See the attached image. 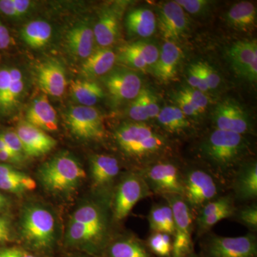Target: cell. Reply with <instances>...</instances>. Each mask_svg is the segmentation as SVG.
I'll return each mask as SVG.
<instances>
[{
	"instance_id": "obj_33",
	"label": "cell",
	"mask_w": 257,
	"mask_h": 257,
	"mask_svg": "<svg viewBox=\"0 0 257 257\" xmlns=\"http://www.w3.org/2000/svg\"><path fill=\"white\" fill-rule=\"evenodd\" d=\"M147 248L155 257H172L173 236L164 232H151L146 241Z\"/></svg>"
},
{
	"instance_id": "obj_14",
	"label": "cell",
	"mask_w": 257,
	"mask_h": 257,
	"mask_svg": "<svg viewBox=\"0 0 257 257\" xmlns=\"http://www.w3.org/2000/svg\"><path fill=\"white\" fill-rule=\"evenodd\" d=\"M235 202H253L257 197V163L246 161L240 166L229 184Z\"/></svg>"
},
{
	"instance_id": "obj_34",
	"label": "cell",
	"mask_w": 257,
	"mask_h": 257,
	"mask_svg": "<svg viewBox=\"0 0 257 257\" xmlns=\"http://www.w3.org/2000/svg\"><path fill=\"white\" fill-rule=\"evenodd\" d=\"M10 72L11 81L3 109H11L15 105L23 92L25 85L23 75L20 69L10 68Z\"/></svg>"
},
{
	"instance_id": "obj_27",
	"label": "cell",
	"mask_w": 257,
	"mask_h": 257,
	"mask_svg": "<svg viewBox=\"0 0 257 257\" xmlns=\"http://www.w3.org/2000/svg\"><path fill=\"white\" fill-rule=\"evenodd\" d=\"M94 41V32L87 25L74 27L67 33L69 48L74 55L80 58L87 59L92 55Z\"/></svg>"
},
{
	"instance_id": "obj_29",
	"label": "cell",
	"mask_w": 257,
	"mask_h": 257,
	"mask_svg": "<svg viewBox=\"0 0 257 257\" xmlns=\"http://www.w3.org/2000/svg\"><path fill=\"white\" fill-rule=\"evenodd\" d=\"M151 232H164L175 236V222L172 209L168 204H155L147 216Z\"/></svg>"
},
{
	"instance_id": "obj_28",
	"label": "cell",
	"mask_w": 257,
	"mask_h": 257,
	"mask_svg": "<svg viewBox=\"0 0 257 257\" xmlns=\"http://www.w3.org/2000/svg\"><path fill=\"white\" fill-rule=\"evenodd\" d=\"M157 118L162 128L171 135L182 136L191 128L190 121L178 106H166Z\"/></svg>"
},
{
	"instance_id": "obj_21",
	"label": "cell",
	"mask_w": 257,
	"mask_h": 257,
	"mask_svg": "<svg viewBox=\"0 0 257 257\" xmlns=\"http://www.w3.org/2000/svg\"><path fill=\"white\" fill-rule=\"evenodd\" d=\"M107 257H155L146 243L135 235L120 236L108 243L106 248Z\"/></svg>"
},
{
	"instance_id": "obj_48",
	"label": "cell",
	"mask_w": 257,
	"mask_h": 257,
	"mask_svg": "<svg viewBox=\"0 0 257 257\" xmlns=\"http://www.w3.org/2000/svg\"><path fill=\"white\" fill-rule=\"evenodd\" d=\"M11 44V37L8 29L0 23V50L8 48Z\"/></svg>"
},
{
	"instance_id": "obj_7",
	"label": "cell",
	"mask_w": 257,
	"mask_h": 257,
	"mask_svg": "<svg viewBox=\"0 0 257 257\" xmlns=\"http://www.w3.org/2000/svg\"><path fill=\"white\" fill-rule=\"evenodd\" d=\"M20 229L24 239L33 247L45 248L55 239V220L50 211L40 205H30L22 214Z\"/></svg>"
},
{
	"instance_id": "obj_37",
	"label": "cell",
	"mask_w": 257,
	"mask_h": 257,
	"mask_svg": "<svg viewBox=\"0 0 257 257\" xmlns=\"http://www.w3.org/2000/svg\"><path fill=\"white\" fill-rule=\"evenodd\" d=\"M128 114L132 119L138 122H143L150 119L147 114L145 89H142L139 95L135 98V100L130 106Z\"/></svg>"
},
{
	"instance_id": "obj_50",
	"label": "cell",
	"mask_w": 257,
	"mask_h": 257,
	"mask_svg": "<svg viewBox=\"0 0 257 257\" xmlns=\"http://www.w3.org/2000/svg\"><path fill=\"white\" fill-rule=\"evenodd\" d=\"M13 3H14L18 18L26 14L32 4L31 2L28 1V0H13Z\"/></svg>"
},
{
	"instance_id": "obj_51",
	"label": "cell",
	"mask_w": 257,
	"mask_h": 257,
	"mask_svg": "<svg viewBox=\"0 0 257 257\" xmlns=\"http://www.w3.org/2000/svg\"><path fill=\"white\" fill-rule=\"evenodd\" d=\"M0 160L8 163H20V161L11 152L5 150L0 151Z\"/></svg>"
},
{
	"instance_id": "obj_47",
	"label": "cell",
	"mask_w": 257,
	"mask_h": 257,
	"mask_svg": "<svg viewBox=\"0 0 257 257\" xmlns=\"http://www.w3.org/2000/svg\"><path fill=\"white\" fill-rule=\"evenodd\" d=\"M0 12L11 18H18L13 0H0Z\"/></svg>"
},
{
	"instance_id": "obj_56",
	"label": "cell",
	"mask_w": 257,
	"mask_h": 257,
	"mask_svg": "<svg viewBox=\"0 0 257 257\" xmlns=\"http://www.w3.org/2000/svg\"><path fill=\"white\" fill-rule=\"evenodd\" d=\"M21 257H37V256H34V255L30 254V253L23 252V253H22Z\"/></svg>"
},
{
	"instance_id": "obj_16",
	"label": "cell",
	"mask_w": 257,
	"mask_h": 257,
	"mask_svg": "<svg viewBox=\"0 0 257 257\" xmlns=\"http://www.w3.org/2000/svg\"><path fill=\"white\" fill-rule=\"evenodd\" d=\"M105 85L116 101L135 99L142 90L141 78L127 70H119L107 76Z\"/></svg>"
},
{
	"instance_id": "obj_24",
	"label": "cell",
	"mask_w": 257,
	"mask_h": 257,
	"mask_svg": "<svg viewBox=\"0 0 257 257\" xmlns=\"http://www.w3.org/2000/svg\"><path fill=\"white\" fill-rule=\"evenodd\" d=\"M119 25L117 13L111 9L105 10L93 30L96 43L103 47L114 44L119 34Z\"/></svg>"
},
{
	"instance_id": "obj_20",
	"label": "cell",
	"mask_w": 257,
	"mask_h": 257,
	"mask_svg": "<svg viewBox=\"0 0 257 257\" xmlns=\"http://www.w3.org/2000/svg\"><path fill=\"white\" fill-rule=\"evenodd\" d=\"M182 52L175 42H166L160 52L158 60L154 67V73L162 82L175 79Z\"/></svg>"
},
{
	"instance_id": "obj_39",
	"label": "cell",
	"mask_w": 257,
	"mask_h": 257,
	"mask_svg": "<svg viewBox=\"0 0 257 257\" xmlns=\"http://www.w3.org/2000/svg\"><path fill=\"white\" fill-rule=\"evenodd\" d=\"M2 138L5 140L7 146L11 151L12 153L22 162L25 158V152L24 150L23 145L20 141V138L15 132L5 131L0 134Z\"/></svg>"
},
{
	"instance_id": "obj_23",
	"label": "cell",
	"mask_w": 257,
	"mask_h": 257,
	"mask_svg": "<svg viewBox=\"0 0 257 257\" xmlns=\"http://www.w3.org/2000/svg\"><path fill=\"white\" fill-rule=\"evenodd\" d=\"M71 221L109 233V221L107 211L105 208L98 203L89 202L83 204L74 213Z\"/></svg>"
},
{
	"instance_id": "obj_17",
	"label": "cell",
	"mask_w": 257,
	"mask_h": 257,
	"mask_svg": "<svg viewBox=\"0 0 257 257\" xmlns=\"http://www.w3.org/2000/svg\"><path fill=\"white\" fill-rule=\"evenodd\" d=\"M37 79L41 89L51 96H62L67 87L65 71L57 61L49 60L40 64Z\"/></svg>"
},
{
	"instance_id": "obj_2",
	"label": "cell",
	"mask_w": 257,
	"mask_h": 257,
	"mask_svg": "<svg viewBox=\"0 0 257 257\" xmlns=\"http://www.w3.org/2000/svg\"><path fill=\"white\" fill-rule=\"evenodd\" d=\"M115 140L126 156L138 161V170L159 161L168 149V140L143 122L127 123L116 128Z\"/></svg>"
},
{
	"instance_id": "obj_32",
	"label": "cell",
	"mask_w": 257,
	"mask_h": 257,
	"mask_svg": "<svg viewBox=\"0 0 257 257\" xmlns=\"http://www.w3.org/2000/svg\"><path fill=\"white\" fill-rule=\"evenodd\" d=\"M71 90L74 99L82 106L94 105L104 96L100 86L92 81H74L71 84Z\"/></svg>"
},
{
	"instance_id": "obj_54",
	"label": "cell",
	"mask_w": 257,
	"mask_h": 257,
	"mask_svg": "<svg viewBox=\"0 0 257 257\" xmlns=\"http://www.w3.org/2000/svg\"><path fill=\"white\" fill-rule=\"evenodd\" d=\"M5 150H8V151L11 152L9 149H8V146H7L5 140H3V138H2L1 135H0V151H5Z\"/></svg>"
},
{
	"instance_id": "obj_19",
	"label": "cell",
	"mask_w": 257,
	"mask_h": 257,
	"mask_svg": "<svg viewBox=\"0 0 257 257\" xmlns=\"http://www.w3.org/2000/svg\"><path fill=\"white\" fill-rule=\"evenodd\" d=\"M27 121L45 132L57 130V114L47 96H39L33 101L27 112Z\"/></svg>"
},
{
	"instance_id": "obj_35",
	"label": "cell",
	"mask_w": 257,
	"mask_h": 257,
	"mask_svg": "<svg viewBox=\"0 0 257 257\" xmlns=\"http://www.w3.org/2000/svg\"><path fill=\"white\" fill-rule=\"evenodd\" d=\"M249 229L250 232L257 231V204L256 202L236 208L233 217Z\"/></svg>"
},
{
	"instance_id": "obj_41",
	"label": "cell",
	"mask_w": 257,
	"mask_h": 257,
	"mask_svg": "<svg viewBox=\"0 0 257 257\" xmlns=\"http://www.w3.org/2000/svg\"><path fill=\"white\" fill-rule=\"evenodd\" d=\"M120 57L121 61L130 64L134 68L141 69V70L147 68V65L145 61L138 55V52H135L128 45L122 48Z\"/></svg>"
},
{
	"instance_id": "obj_1",
	"label": "cell",
	"mask_w": 257,
	"mask_h": 257,
	"mask_svg": "<svg viewBox=\"0 0 257 257\" xmlns=\"http://www.w3.org/2000/svg\"><path fill=\"white\" fill-rule=\"evenodd\" d=\"M248 147L243 135L216 128L201 144L200 152L211 175L221 184H229L235 172L246 162L243 157Z\"/></svg>"
},
{
	"instance_id": "obj_53",
	"label": "cell",
	"mask_w": 257,
	"mask_h": 257,
	"mask_svg": "<svg viewBox=\"0 0 257 257\" xmlns=\"http://www.w3.org/2000/svg\"><path fill=\"white\" fill-rule=\"evenodd\" d=\"M8 202L7 198L5 197L3 194L0 193V212L4 210L5 208L8 206Z\"/></svg>"
},
{
	"instance_id": "obj_10",
	"label": "cell",
	"mask_w": 257,
	"mask_h": 257,
	"mask_svg": "<svg viewBox=\"0 0 257 257\" xmlns=\"http://www.w3.org/2000/svg\"><path fill=\"white\" fill-rule=\"evenodd\" d=\"M66 121L71 133L77 138L99 140L105 135L104 124L99 111L92 106H78L71 108Z\"/></svg>"
},
{
	"instance_id": "obj_40",
	"label": "cell",
	"mask_w": 257,
	"mask_h": 257,
	"mask_svg": "<svg viewBox=\"0 0 257 257\" xmlns=\"http://www.w3.org/2000/svg\"><path fill=\"white\" fill-rule=\"evenodd\" d=\"M187 80H188L191 87L198 89L201 92H206L209 89L207 82H206L205 79H204V75H203L198 63L193 64L189 67Z\"/></svg>"
},
{
	"instance_id": "obj_4",
	"label": "cell",
	"mask_w": 257,
	"mask_h": 257,
	"mask_svg": "<svg viewBox=\"0 0 257 257\" xmlns=\"http://www.w3.org/2000/svg\"><path fill=\"white\" fill-rule=\"evenodd\" d=\"M152 195L183 196L184 170L177 162L160 160L138 171Z\"/></svg>"
},
{
	"instance_id": "obj_38",
	"label": "cell",
	"mask_w": 257,
	"mask_h": 257,
	"mask_svg": "<svg viewBox=\"0 0 257 257\" xmlns=\"http://www.w3.org/2000/svg\"><path fill=\"white\" fill-rule=\"evenodd\" d=\"M180 92L189 99L199 114L205 111L209 99L204 92L194 88H184Z\"/></svg>"
},
{
	"instance_id": "obj_44",
	"label": "cell",
	"mask_w": 257,
	"mask_h": 257,
	"mask_svg": "<svg viewBox=\"0 0 257 257\" xmlns=\"http://www.w3.org/2000/svg\"><path fill=\"white\" fill-rule=\"evenodd\" d=\"M10 81V68L0 69V108L4 109L5 99L9 90Z\"/></svg>"
},
{
	"instance_id": "obj_11",
	"label": "cell",
	"mask_w": 257,
	"mask_h": 257,
	"mask_svg": "<svg viewBox=\"0 0 257 257\" xmlns=\"http://www.w3.org/2000/svg\"><path fill=\"white\" fill-rule=\"evenodd\" d=\"M158 25L166 41L175 42L185 35L188 20L182 7L176 2H167L159 8Z\"/></svg>"
},
{
	"instance_id": "obj_42",
	"label": "cell",
	"mask_w": 257,
	"mask_h": 257,
	"mask_svg": "<svg viewBox=\"0 0 257 257\" xmlns=\"http://www.w3.org/2000/svg\"><path fill=\"white\" fill-rule=\"evenodd\" d=\"M202 71L206 82H207L208 89H214L220 84V77L216 72L215 69L207 62H197Z\"/></svg>"
},
{
	"instance_id": "obj_8",
	"label": "cell",
	"mask_w": 257,
	"mask_h": 257,
	"mask_svg": "<svg viewBox=\"0 0 257 257\" xmlns=\"http://www.w3.org/2000/svg\"><path fill=\"white\" fill-rule=\"evenodd\" d=\"M163 198L172 209L175 222L172 257L187 256L195 251L192 241L195 214L182 196L170 195Z\"/></svg>"
},
{
	"instance_id": "obj_30",
	"label": "cell",
	"mask_w": 257,
	"mask_h": 257,
	"mask_svg": "<svg viewBox=\"0 0 257 257\" xmlns=\"http://www.w3.org/2000/svg\"><path fill=\"white\" fill-rule=\"evenodd\" d=\"M115 54L107 49H101L86 59L82 65V72L89 77H99L107 73L114 65Z\"/></svg>"
},
{
	"instance_id": "obj_18",
	"label": "cell",
	"mask_w": 257,
	"mask_h": 257,
	"mask_svg": "<svg viewBox=\"0 0 257 257\" xmlns=\"http://www.w3.org/2000/svg\"><path fill=\"white\" fill-rule=\"evenodd\" d=\"M119 162L114 157L96 155L91 158V177L93 184L97 189H109L119 175Z\"/></svg>"
},
{
	"instance_id": "obj_9",
	"label": "cell",
	"mask_w": 257,
	"mask_h": 257,
	"mask_svg": "<svg viewBox=\"0 0 257 257\" xmlns=\"http://www.w3.org/2000/svg\"><path fill=\"white\" fill-rule=\"evenodd\" d=\"M152 196L143 177L135 171L122 176L116 184L112 200V218L114 221L126 219L134 207L142 199Z\"/></svg>"
},
{
	"instance_id": "obj_6",
	"label": "cell",
	"mask_w": 257,
	"mask_h": 257,
	"mask_svg": "<svg viewBox=\"0 0 257 257\" xmlns=\"http://www.w3.org/2000/svg\"><path fill=\"white\" fill-rule=\"evenodd\" d=\"M199 247V257H257V237L253 232L235 237L208 233Z\"/></svg>"
},
{
	"instance_id": "obj_31",
	"label": "cell",
	"mask_w": 257,
	"mask_h": 257,
	"mask_svg": "<svg viewBox=\"0 0 257 257\" xmlns=\"http://www.w3.org/2000/svg\"><path fill=\"white\" fill-rule=\"evenodd\" d=\"M52 27L43 20H35L27 24L21 31L24 42L32 48L45 47L52 36Z\"/></svg>"
},
{
	"instance_id": "obj_52",
	"label": "cell",
	"mask_w": 257,
	"mask_h": 257,
	"mask_svg": "<svg viewBox=\"0 0 257 257\" xmlns=\"http://www.w3.org/2000/svg\"><path fill=\"white\" fill-rule=\"evenodd\" d=\"M22 253L16 248H5L0 251V257H21Z\"/></svg>"
},
{
	"instance_id": "obj_13",
	"label": "cell",
	"mask_w": 257,
	"mask_h": 257,
	"mask_svg": "<svg viewBox=\"0 0 257 257\" xmlns=\"http://www.w3.org/2000/svg\"><path fill=\"white\" fill-rule=\"evenodd\" d=\"M216 130L243 135L251 130L249 117L242 107L232 101H223L216 106L214 114Z\"/></svg>"
},
{
	"instance_id": "obj_55",
	"label": "cell",
	"mask_w": 257,
	"mask_h": 257,
	"mask_svg": "<svg viewBox=\"0 0 257 257\" xmlns=\"http://www.w3.org/2000/svg\"><path fill=\"white\" fill-rule=\"evenodd\" d=\"M186 257H199V256L195 251H194L193 252L191 253L190 254H189L188 256Z\"/></svg>"
},
{
	"instance_id": "obj_12",
	"label": "cell",
	"mask_w": 257,
	"mask_h": 257,
	"mask_svg": "<svg viewBox=\"0 0 257 257\" xmlns=\"http://www.w3.org/2000/svg\"><path fill=\"white\" fill-rule=\"evenodd\" d=\"M228 57L231 67L240 77L250 82L257 79V43L256 40H242L234 44Z\"/></svg>"
},
{
	"instance_id": "obj_43",
	"label": "cell",
	"mask_w": 257,
	"mask_h": 257,
	"mask_svg": "<svg viewBox=\"0 0 257 257\" xmlns=\"http://www.w3.org/2000/svg\"><path fill=\"white\" fill-rule=\"evenodd\" d=\"M182 9L192 15L199 14L207 9L211 2L207 0H178L175 1Z\"/></svg>"
},
{
	"instance_id": "obj_45",
	"label": "cell",
	"mask_w": 257,
	"mask_h": 257,
	"mask_svg": "<svg viewBox=\"0 0 257 257\" xmlns=\"http://www.w3.org/2000/svg\"><path fill=\"white\" fill-rule=\"evenodd\" d=\"M145 93L149 119L156 118L160 114V108L159 106L158 102H157V97L148 89H145Z\"/></svg>"
},
{
	"instance_id": "obj_5",
	"label": "cell",
	"mask_w": 257,
	"mask_h": 257,
	"mask_svg": "<svg viewBox=\"0 0 257 257\" xmlns=\"http://www.w3.org/2000/svg\"><path fill=\"white\" fill-rule=\"evenodd\" d=\"M222 184L208 170L200 168L184 170L183 197L194 214L205 204L221 195Z\"/></svg>"
},
{
	"instance_id": "obj_46",
	"label": "cell",
	"mask_w": 257,
	"mask_h": 257,
	"mask_svg": "<svg viewBox=\"0 0 257 257\" xmlns=\"http://www.w3.org/2000/svg\"><path fill=\"white\" fill-rule=\"evenodd\" d=\"M176 99H177V102L178 104V107L186 116H197L199 114L197 109L192 105V103L180 92L177 94Z\"/></svg>"
},
{
	"instance_id": "obj_15",
	"label": "cell",
	"mask_w": 257,
	"mask_h": 257,
	"mask_svg": "<svg viewBox=\"0 0 257 257\" xmlns=\"http://www.w3.org/2000/svg\"><path fill=\"white\" fill-rule=\"evenodd\" d=\"M15 133L23 144L25 155L28 156L46 155L57 145L55 139L27 121L19 123Z\"/></svg>"
},
{
	"instance_id": "obj_22",
	"label": "cell",
	"mask_w": 257,
	"mask_h": 257,
	"mask_svg": "<svg viewBox=\"0 0 257 257\" xmlns=\"http://www.w3.org/2000/svg\"><path fill=\"white\" fill-rule=\"evenodd\" d=\"M36 182L30 176L15 170L12 166L0 164V189L22 194L34 190Z\"/></svg>"
},
{
	"instance_id": "obj_26",
	"label": "cell",
	"mask_w": 257,
	"mask_h": 257,
	"mask_svg": "<svg viewBox=\"0 0 257 257\" xmlns=\"http://www.w3.org/2000/svg\"><path fill=\"white\" fill-rule=\"evenodd\" d=\"M256 8L250 2H241L230 8L226 19L231 27L249 32L253 31L256 26Z\"/></svg>"
},
{
	"instance_id": "obj_3",
	"label": "cell",
	"mask_w": 257,
	"mask_h": 257,
	"mask_svg": "<svg viewBox=\"0 0 257 257\" xmlns=\"http://www.w3.org/2000/svg\"><path fill=\"white\" fill-rule=\"evenodd\" d=\"M38 177L47 190L64 194L75 190L86 173L75 158L62 154L45 162L39 170Z\"/></svg>"
},
{
	"instance_id": "obj_25",
	"label": "cell",
	"mask_w": 257,
	"mask_h": 257,
	"mask_svg": "<svg viewBox=\"0 0 257 257\" xmlns=\"http://www.w3.org/2000/svg\"><path fill=\"white\" fill-rule=\"evenodd\" d=\"M126 25L132 35L141 37H150L156 30V17L148 8H138L128 13Z\"/></svg>"
},
{
	"instance_id": "obj_36",
	"label": "cell",
	"mask_w": 257,
	"mask_h": 257,
	"mask_svg": "<svg viewBox=\"0 0 257 257\" xmlns=\"http://www.w3.org/2000/svg\"><path fill=\"white\" fill-rule=\"evenodd\" d=\"M145 61L147 66L155 65L160 55V51L155 45L145 41H138L128 45Z\"/></svg>"
},
{
	"instance_id": "obj_49",
	"label": "cell",
	"mask_w": 257,
	"mask_h": 257,
	"mask_svg": "<svg viewBox=\"0 0 257 257\" xmlns=\"http://www.w3.org/2000/svg\"><path fill=\"white\" fill-rule=\"evenodd\" d=\"M10 233L9 221L3 216H0V243L9 239Z\"/></svg>"
}]
</instances>
